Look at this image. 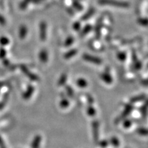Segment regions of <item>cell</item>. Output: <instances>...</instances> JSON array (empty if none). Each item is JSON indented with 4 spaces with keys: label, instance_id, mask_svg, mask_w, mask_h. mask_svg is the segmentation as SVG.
<instances>
[{
    "label": "cell",
    "instance_id": "obj_24",
    "mask_svg": "<svg viewBox=\"0 0 148 148\" xmlns=\"http://www.w3.org/2000/svg\"><path fill=\"white\" fill-rule=\"evenodd\" d=\"M110 141V143L112 144L114 147H118V146L119 145V140L116 137H115V136H113V137L111 138Z\"/></svg>",
    "mask_w": 148,
    "mask_h": 148
},
{
    "label": "cell",
    "instance_id": "obj_30",
    "mask_svg": "<svg viewBox=\"0 0 148 148\" xmlns=\"http://www.w3.org/2000/svg\"><path fill=\"white\" fill-rule=\"evenodd\" d=\"M132 121H130V120H129V119L125 120V121H123V123L124 128H129V127L132 125Z\"/></svg>",
    "mask_w": 148,
    "mask_h": 148
},
{
    "label": "cell",
    "instance_id": "obj_14",
    "mask_svg": "<svg viewBox=\"0 0 148 148\" xmlns=\"http://www.w3.org/2000/svg\"><path fill=\"white\" fill-rule=\"evenodd\" d=\"M101 26H102V18H99V20H98L97 25H96L95 27V32H96V36L98 38V37L100 36V32Z\"/></svg>",
    "mask_w": 148,
    "mask_h": 148
},
{
    "label": "cell",
    "instance_id": "obj_39",
    "mask_svg": "<svg viewBox=\"0 0 148 148\" xmlns=\"http://www.w3.org/2000/svg\"><path fill=\"white\" fill-rule=\"evenodd\" d=\"M3 143L2 138H1V136H0V145H1V144H3Z\"/></svg>",
    "mask_w": 148,
    "mask_h": 148
},
{
    "label": "cell",
    "instance_id": "obj_26",
    "mask_svg": "<svg viewBox=\"0 0 148 148\" xmlns=\"http://www.w3.org/2000/svg\"><path fill=\"white\" fill-rule=\"evenodd\" d=\"M134 66L136 69H140L141 68V63L140 61H138V58H136V56L134 54Z\"/></svg>",
    "mask_w": 148,
    "mask_h": 148
},
{
    "label": "cell",
    "instance_id": "obj_1",
    "mask_svg": "<svg viewBox=\"0 0 148 148\" xmlns=\"http://www.w3.org/2000/svg\"><path fill=\"white\" fill-rule=\"evenodd\" d=\"M98 3L101 5H110L118 8H128L129 3L118 0H98Z\"/></svg>",
    "mask_w": 148,
    "mask_h": 148
},
{
    "label": "cell",
    "instance_id": "obj_32",
    "mask_svg": "<svg viewBox=\"0 0 148 148\" xmlns=\"http://www.w3.org/2000/svg\"><path fill=\"white\" fill-rule=\"evenodd\" d=\"M73 29H75V31H78V30H79V29H80V27H81L80 23H79V22H78V21L75 22V23H73Z\"/></svg>",
    "mask_w": 148,
    "mask_h": 148
},
{
    "label": "cell",
    "instance_id": "obj_10",
    "mask_svg": "<svg viewBox=\"0 0 148 148\" xmlns=\"http://www.w3.org/2000/svg\"><path fill=\"white\" fill-rule=\"evenodd\" d=\"M27 32V29L25 25H22L20 26L19 31H18V35H19V38L21 39H24L25 37L26 36Z\"/></svg>",
    "mask_w": 148,
    "mask_h": 148
},
{
    "label": "cell",
    "instance_id": "obj_9",
    "mask_svg": "<svg viewBox=\"0 0 148 148\" xmlns=\"http://www.w3.org/2000/svg\"><path fill=\"white\" fill-rule=\"evenodd\" d=\"M40 143H41V136L40 135H36L32 140L31 148H39Z\"/></svg>",
    "mask_w": 148,
    "mask_h": 148
},
{
    "label": "cell",
    "instance_id": "obj_11",
    "mask_svg": "<svg viewBox=\"0 0 148 148\" xmlns=\"http://www.w3.org/2000/svg\"><path fill=\"white\" fill-rule=\"evenodd\" d=\"M39 58L40 61L43 63H45V62H47L48 60V53L47 51L45 50V49H42L40 51V52L39 53Z\"/></svg>",
    "mask_w": 148,
    "mask_h": 148
},
{
    "label": "cell",
    "instance_id": "obj_35",
    "mask_svg": "<svg viewBox=\"0 0 148 148\" xmlns=\"http://www.w3.org/2000/svg\"><path fill=\"white\" fill-rule=\"evenodd\" d=\"M5 55H6V51H5V49H1V50H0V58H4V57L5 56Z\"/></svg>",
    "mask_w": 148,
    "mask_h": 148
},
{
    "label": "cell",
    "instance_id": "obj_36",
    "mask_svg": "<svg viewBox=\"0 0 148 148\" xmlns=\"http://www.w3.org/2000/svg\"><path fill=\"white\" fill-rule=\"evenodd\" d=\"M0 24L1 25H5V19L1 14H0Z\"/></svg>",
    "mask_w": 148,
    "mask_h": 148
},
{
    "label": "cell",
    "instance_id": "obj_37",
    "mask_svg": "<svg viewBox=\"0 0 148 148\" xmlns=\"http://www.w3.org/2000/svg\"><path fill=\"white\" fill-rule=\"evenodd\" d=\"M44 1H45V0H32V2L38 4V3H40L43 2Z\"/></svg>",
    "mask_w": 148,
    "mask_h": 148
},
{
    "label": "cell",
    "instance_id": "obj_17",
    "mask_svg": "<svg viewBox=\"0 0 148 148\" xmlns=\"http://www.w3.org/2000/svg\"><path fill=\"white\" fill-rule=\"evenodd\" d=\"M77 85L81 88H84L87 86V82L84 78H79L77 80Z\"/></svg>",
    "mask_w": 148,
    "mask_h": 148
},
{
    "label": "cell",
    "instance_id": "obj_8",
    "mask_svg": "<svg viewBox=\"0 0 148 148\" xmlns=\"http://www.w3.org/2000/svg\"><path fill=\"white\" fill-rule=\"evenodd\" d=\"M100 77L103 82H106V84H112V77H111V75H110V73H108V72H103V73H101Z\"/></svg>",
    "mask_w": 148,
    "mask_h": 148
},
{
    "label": "cell",
    "instance_id": "obj_12",
    "mask_svg": "<svg viewBox=\"0 0 148 148\" xmlns=\"http://www.w3.org/2000/svg\"><path fill=\"white\" fill-rule=\"evenodd\" d=\"M95 8H90L89 10H88L87 12L84 14V15H83V16L82 17V19L84 20V21H86V20L88 19V18L91 17L92 15H93V14H95Z\"/></svg>",
    "mask_w": 148,
    "mask_h": 148
},
{
    "label": "cell",
    "instance_id": "obj_5",
    "mask_svg": "<svg viewBox=\"0 0 148 148\" xmlns=\"http://www.w3.org/2000/svg\"><path fill=\"white\" fill-rule=\"evenodd\" d=\"M20 68H21V71H23V73L25 74L26 76H27V77H28L29 79H31V80L38 81V79H39L38 77L36 75H35V74L31 73V72L29 71V69H27V68L25 65H21V66H20Z\"/></svg>",
    "mask_w": 148,
    "mask_h": 148
},
{
    "label": "cell",
    "instance_id": "obj_21",
    "mask_svg": "<svg viewBox=\"0 0 148 148\" xmlns=\"http://www.w3.org/2000/svg\"><path fill=\"white\" fill-rule=\"evenodd\" d=\"M73 4L74 8L78 11H81L82 10H83V6L82 5V4L77 1V0H73Z\"/></svg>",
    "mask_w": 148,
    "mask_h": 148
},
{
    "label": "cell",
    "instance_id": "obj_33",
    "mask_svg": "<svg viewBox=\"0 0 148 148\" xmlns=\"http://www.w3.org/2000/svg\"><path fill=\"white\" fill-rule=\"evenodd\" d=\"M108 142L106 140H102L101 141L99 142V145L103 148L106 147L107 146H108Z\"/></svg>",
    "mask_w": 148,
    "mask_h": 148
},
{
    "label": "cell",
    "instance_id": "obj_19",
    "mask_svg": "<svg viewBox=\"0 0 148 148\" xmlns=\"http://www.w3.org/2000/svg\"><path fill=\"white\" fill-rule=\"evenodd\" d=\"M92 29V26L90 25H85L84 28L82 29V32H81V36H85L86 34H87L88 32L91 30Z\"/></svg>",
    "mask_w": 148,
    "mask_h": 148
},
{
    "label": "cell",
    "instance_id": "obj_28",
    "mask_svg": "<svg viewBox=\"0 0 148 148\" xmlns=\"http://www.w3.org/2000/svg\"><path fill=\"white\" fill-rule=\"evenodd\" d=\"M117 58L119 60L124 61L125 60V58H126V54H125V52L121 51V52H119L117 53Z\"/></svg>",
    "mask_w": 148,
    "mask_h": 148
},
{
    "label": "cell",
    "instance_id": "obj_3",
    "mask_svg": "<svg viewBox=\"0 0 148 148\" xmlns=\"http://www.w3.org/2000/svg\"><path fill=\"white\" fill-rule=\"evenodd\" d=\"M92 136H93V139L95 143H97L99 140V123L97 120L92 121Z\"/></svg>",
    "mask_w": 148,
    "mask_h": 148
},
{
    "label": "cell",
    "instance_id": "obj_13",
    "mask_svg": "<svg viewBox=\"0 0 148 148\" xmlns=\"http://www.w3.org/2000/svg\"><path fill=\"white\" fill-rule=\"evenodd\" d=\"M145 99H146V95H144V94H142V95H138L137 96H135V97H132V99H130V102L131 103L138 102V101L145 100Z\"/></svg>",
    "mask_w": 148,
    "mask_h": 148
},
{
    "label": "cell",
    "instance_id": "obj_22",
    "mask_svg": "<svg viewBox=\"0 0 148 148\" xmlns=\"http://www.w3.org/2000/svg\"><path fill=\"white\" fill-rule=\"evenodd\" d=\"M69 106V101L66 99H62L60 102V106L62 108H67Z\"/></svg>",
    "mask_w": 148,
    "mask_h": 148
},
{
    "label": "cell",
    "instance_id": "obj_20",
    "mask_svg": "<svg viewBox=\"0 0 148 148\" xmlns=\"http://www.w3.org/2000/svg\"><path fill=\"white\" fill-rule=\"evenodd\" d=\"M30 2H32V0H23L19 5L20 9H21V10L25 9Z\"/></svg>",
    "mask_w": 148,
    "mask_h": 148
},
{
    "label": "cell",
    "instance_id": "obj_16",
    "mask_svg": "<svg viewBox=\"0 0 148 148\" xmlns=\"http://www.w3.org/2000/svg\"><path fill=\"white\" fill-rule=\"evenodd\" d=\"M66 79H67V75H66V73H62L58 82L59 86H64L66 82Z\"/></svg>",
    "mask_w": 148,
    "mask_h": 148
},
{
    "label": "cell",
    "instance_id": "obj_34",
    "mask_svg": "<svg viewBox=\"0 0 148 148\" xmlns=\"http://www.w3.org/2000/svg\"><path fill=\"white\" fill-rule=\"evenodd\" d=\"M141 112L142 114H143V116H146V114H147V104L144 105V106H143L141 108Z\"/></svg>",
    "mask_w": 148,
    "mask_h": 148
},
{
    "label": "cell",
    "instance_id": "obj_2",
    "mask_svg": "<svg viewBox=\"0 0 148 148\" xmlns=\"http://www.w3.org/2000/svg\"><path fill=\"white\" fill-rule=\"evenodd\" d=\"M133 108H134V107H133L132 105H131V104L126 105V106H125V109L123 111V112H122L121 114L119 116V117L116 118L115 121H114V123H119V122L121 121V120L124 119L125 118H126L127 116H128V114L130 113L131 112H132Z\"/></svg>",
    "mask_w": 148,
    "mask_h": 148
},
{
    "label": "cell",
    "instance_id": "obj_6",
    "mask_svg": "<svg viewBox=\"0 0 148 148\" xmlns=\"http://www.w3.org/2000/svg\"><path fill=\"white\" fill-rule=\"evenodd\" d=\"M40 40L44 41L47 36V24L45 21H41L40 23Z\"/></svg>",
    "mask_w": 148,
    "mask_h": 148
},
{
    "label": "cell",
    "instance_id": "obj_25",
    "mask_svg": "<svg viewBox=\"0 0 148 148\" xmlns=\"http://www.w3.org/2000/svg\"><path fill=\"white\" fill-rule=\"evenodd\" d=\"M9 42H10V40H9V39L7 37L2 36L0 38V43H1V45H8Z\"/></svg>",
    "mask_w": 148,
    "mask_h": 148
},
{
    "label": "cell",
    "instance_id": "obj_15",
    "mask_svg": "<svg viewBox=\"0 0 148 148\" xmlns=\"http://www.w3.org/2000/svg\"><path fill=\"white\" fill-rule=\"evenodd\" d=\"M77 53V50L76 49H71V50L68 51L67 52L64 53V58L65 59L71 58L72 57L76 55Z\"/></svg>",
    "mask_w": 148,
    "mask_h": 148
},
{
    "label": "cell",
    "instance_id": "obj_38",
    "mask_svg": "<svg viewBox=\"0 0 148 148\" xmlns=\"http://www.w3.org/2000/svg\"><path fill=\"white\" fill-rule=\"evenodd\" d=\"M3 64H4L5 66H8L9 64H10V62H9V61L8 60H3Z\"/></svg>",
    "mask_w": 148,
    "mask_h": 148
},
{
    "label": "cell",
    "instance_id": "obj_31",
    "mask_svg": "<svg viewBox=\"0 0 148 148\" xmlns=\"http://www.w3.org/2000/svg\"><path fill=\"white\" fill-rule=\"evenodd\" d=\"M138 22L141 25H143V26H147V18H139L138 19Z\"/></svg>",
    "mask_w": 148,
    "mask_h": 148
},
{
    "label": "cell",
    "instance_id": "obj_23",
    "mask_svg": "<svg viewBox=\"0 0 148 148\" xmlns=\"http://www.w3.org/2000/svg\"><path fill=\"white\" fill-rule=\"evenodd\" d=\"M74 41V38L73 36H69L64 41V46L66 47H69V46H71Z\"/></svg>",
    "mask_w": 148,
    "mask_h": 148
},
{
    "label": "cell",
    "instance_id": "obj_7",
    "mask_svg": "<svg viewBox=\"0 0 148 148\" xmlns=\"http://www.w3.org/2000/svg\"><path fill=\"white\" fill-rule=\"evenodd\" d=\"M34 91V86L32 85L29 84L27 86V90H25V92L23 93V97L24 99H29L30 98L31 96L32 95L33 92Z\"/></svg>",
    "mask_w": 148,
    "mask_h": 148
},
{
    "label": "cell",
    "instance_id": "obj_18",
    "mask_svg": "<svg viewBox=\"0 0 148 148\" xmlns=\"http://www.w3.org/2000/svg\"><path fill=\"white\" fill-rule=\"evenodd\" d=\"M86 112H87V114L90 116H94L96 114V110L95 108L92 106V105H90L87 107V109H86Z\"/></svg>",
    "mask_w": 148,
    "mask_h": 148
},
{
    "label": "cell",
    "instance_id": "obj_40",
    "mask_svg": "<svg viewBox=\"0 0 148 148\" xmlns=\"http://www.w3.org/2000/svg\"><path fill=\"white\" fill-rule=\"evenodd\" d=\"M0 147H1V148H6L5 147V145H3V143L1 144V145H0Z\"/></svg>",
    "mask_w": 148,
    "mask_h": 148
},
{
    "label": "cell",
    "instance_id": "obj_27",
    "mask_svg": "<svg viewBox=\"0 0 148 148\" xmlns=\"http://www.w3.org/2000/svg\"><path fill=\"white\" fill-rule=\"evenodd\" d=\"M137 132L142 136H147V130L145 127H139L137 130Z\"/></svg>",
    "mask_w": 148,
    "mask_h": 148
},
{
    "label": "cell",
    "instance_id": "obj_4",
    "mask_svg": "<svg viewBox=\"0 0 148 148\" xmlns=\"http://www.w3.org/2000/svg\"><path fill=\"white\" fill-rule=\"evenodd\" d=\"M82 58L85 61H86V62H91V63L93 64H100L102 63V60H101V58L96 56H91L90 54H88V53H84V54L82 56Z\"/></svg>",
    "mask_w": 148,
    "mask_h": 148
},
{
    "label": "cell",
    "instance_id": "obj_29",
    "mask_svg": "<svg viewBox=\"0 0 148 148\" xmlns=\"http://www.w3.org/2000/svg\"><path fill=\"white\" fill-rule=\"evenodd\" d=\"M65 88H66V92H67L68 95H69L70 97H73L74 91H73V88H72L70 86H66Z\"/></svg>",
    "mask_w": 148,
    "mask_h": 148
}]
</instances>
